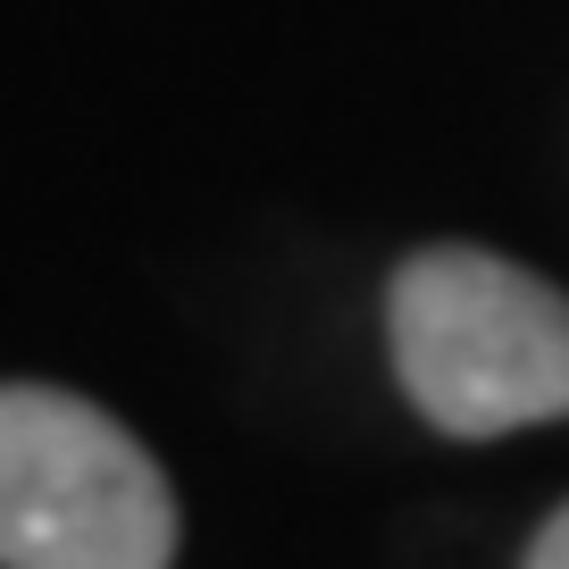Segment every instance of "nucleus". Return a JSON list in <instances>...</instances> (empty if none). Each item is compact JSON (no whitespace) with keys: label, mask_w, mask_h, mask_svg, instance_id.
Returning a JSON list of instances; mask_svg holds the SVG:
<instances>
[{"label":"nucleus","mask_w":569,"mask_h":569,"mask_svg":"<svg viewBox=\"0 0 569 569\" xmlns=\"http://www.w3.org/2000/svg\"><path fill=\"white\" fill-rule=\"evenodd\" d=\"M386 352L436 436L569 419V293L486 243H427L386 284Z\"/></svg>","instance_id":"f257e3e1"},{"label":"nucleus","mask_w":569,"mask_h":569,"mask_svg":"<svg viewBox=\"0 0 569 569\" xmlns=\"http://www.w3.org/2000/svg\"><path fill=\"white\" fill-rule=\"evenodd\" d=\"M177 495L160 461L68 386H0V569H168Z\"/></svg>","instance_id":"f03ea898"},{"label":"nucleus","mask_w":569,"mask_h":569,"mask_svg":"<svg viewBox=\"0 0 569 569\" xmlns=\"http://www.w3.org/2000/svg\"><path fill=\"white\" fill-rule=\"evenodd\" d=\"M519 569H569V502L545 519V528L528 536V552H519Z\"/></svg>","instance_id":"7ed1b4c3"}]
</instances>
